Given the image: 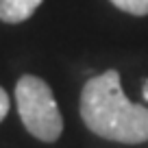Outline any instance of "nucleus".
<instances>
[{
    "instance_id": "f257e3e1",
    "label": "nucleus",
    "mask_w": 148,
    "mask_h": 148,
    "mask_svg": "<svg viewBox=\"0 0 148 148\" xmlns=\"http://www.w3.org/2000/svg\"><path fill=\"white\" fill-rule=\"evenodd\" d=\"M79 109L85 126L98 137L131 146L148 142V107L126 98L118 70H107L83 85Z\"/></svg>"
},
{
    "instance_id": "39448f33",
    "label": "nucleus",
    "mask_w": 148,
    "mask_h": 148,
    "mask_svg": "<svg viewBox=\"0 0 148 148\" xmlns=\"http://www.w3.org/2000/svg\"><path fill=\"white\" fill-rule=\"evenodd\" d=\"M9 107H11L9 94H7L2 87H0V122H2V120L7 118V113H9Z\"/></svg>"
},
{
    "instance_id": "423d86ee",
    "label": "nucleus",
    "mask_w": 148,
    "mask_h": 148,
    "mask_svg": "<svg viewBox=\"0 0 148 148\" xmlns=\"http://www.w3.org/2000/svg\"><path fill=\"white\" fill-rule=\"evenodd\" d=\"M142 96H144V100L148 102V79L144 81V89H142Z\"/></svg>"
},
{
    "instance_id": "f03ea898",
    "label": "nucleus",
    "mask_w": 148,
    "mask_h": 148,
    "mask_svg": "<svg viewBox=\"0 0 148 148\" xmlns=\"http://www.w3.org/2000/svg\"><path fill=\"white\" fill-rule=\"evenodd\" d=\"M15 105L24 129L39 142H57L63 133V118L50 85L39 76L24 74L15 85Z\"/></svg>"
},
{
    "instance_id": "20e7f679",
    "label": "nucleus",
    "mask_w": 148,
    "mask_h": 148,
    "mask_svg": "<svg viewBox=\"0 0 148 148\" xmlns=\"http://www.w3.org/2000/svg\"><path fill=\"white\" fill-rule=\"evenodd\" d=\"M111 5L131 15H148V0H111Z\"/></svg>"
},
{
    "instance_id": "7ed1b4c3",
    "label": "nucleus",
    "mask_w": 148,
    "mask_h": 148,
    "mask_svg": "<svg viewBox=\"0 0 148 148\" xmlns=\"http://www.w3.org/2000/svg\"><path fill=\"white\" fill-rule=\"evenodd\" d=\"M44 0H0V20L7 24H20L37 11Z\"/></svg>"
}]
</instances>
